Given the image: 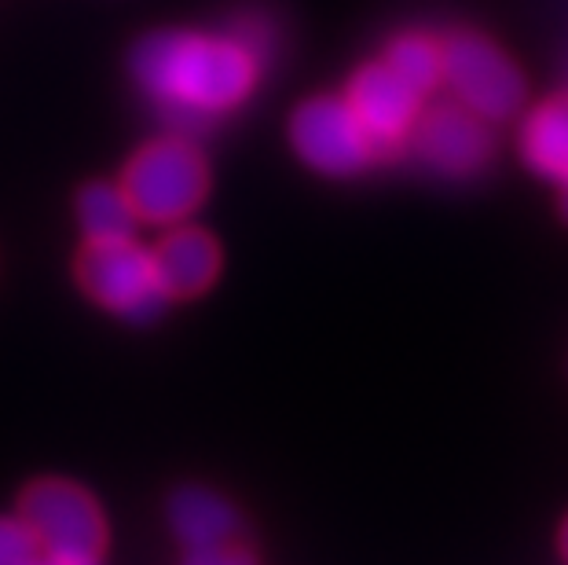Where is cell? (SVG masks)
I'll use <instances>...</instances> for the list:
<instances>
[{
    "instance_id": "cell-7",
    "label": "cell",
    "mask_w": 568,
    "mask_h": 565,
    "mask_svg": "<svg viewBox=\"0 0 568 565\" xmlns=\"http://www.w3.org/2000/svg\"><path fill=\"white\" fill-rule=\"evenodd\" d=\"M418 100L422 95L407 85L400 74H393L389 63H371L353 78L345 103L353 107L374 140L382 143V151L389 154L404 143V137L415 129L418 118Z\"/></svg>"
},
{
    "instance_id": "cell-6",
    "label": "cell",
    "mask_w": 568,
    "mask_h": 565,
    "mask_svg": "<svg viewBox=\"0 0 568 565\" xmlns=\"http://www.w3.org/2000/svg\"><path fill=\"white\" fill-rule=\"evenodd\" d=\"M290 137H294L301 159L326 176H353L367 170L374 159H385L382 143L359 125L353 107L345 100H331V95L301 107L294 125H290Z\"/></svg>"
},
{
    "instance_id": "cell-9",
    "label": "cell",
    "mask_w": 568,
    "mask_h": 565,
    "mask_svg": "<svg viewBox=\"0 0 568 565\" xmlns=\"http://www.w3.org/2000/svg\"><path fill=\"white\" fill-rule=\"evenodd\" d=\"M151 264L165 297H195L221 272V250L202 228H176L151 254Z\"/></svg>"
},
{
    "instance_id": "cell-11",
    "label": "cell",
    "mask_w": 568,
    "mask_h": 565,
    "mask_svg": "<svg viewBox=\"0 0 568 565\" xmlns=\"http://www.w3.org/2000/svg\"><path fill=\"white\" fill-rule=\"evenodd\" d=\"M525 162L547 180H568V95L542 103L521 129Z\"/></svg>"
},
{
    "instance_id": "cell-17",
    "label": "cell",
    "mask_w": 568,
    "mask_h": 565,
    "mask_svg": "<svg viewBox=\"0 0 568 565\" xmlns=\"http://www.w3.org/2000/svg\"><path fill=\"white\" fill-rule=\"evenodd\" d=\"M33 565H89V562H67V558H48V562H33Z\"/></svg>"
},
{
    "instance_id": "cell-5",
    "label": "cell",
    "mask_w": 568,
    "mask_h": 565,
    "mask_svg": "<svg viewBox=\"0 0 568 565\" xmlns=\"http://www.w3.org/2000/svg\"><path fill=\"white\" fill-rule=\"evenodd\" d=\"M440 63L447 85L458 92L466 111L485 122H503L521 111L525 78L510 59L480 33H452L440 44Z\"/></svg>"
},
{
    "instance_id": "cell-14",
    "label": "cell",
    "mask_w": 568,
    "mask_h": 565,
    "mask_svg": "<svg viewBox=\"0 0 568 565\" xmlns=\"http://www.w3.org/2000/svg\"><path fill=\"white\" fill-rule=\"evenodd\" d=\"M38 562V539L27 522L0 518V565H33Z\"/></svg>"
},
{
    "instance_id": "cell-8",
    "label": "cell",
    "mask_w": 568,
    "mask_h": 565,
    "mask_svg": "<svg viewBox=\"0 0 568 565\" xmlns=\"http://www.w3.org/2000/svg\"><path fill=\"white\" fill-rule=\"evenodd\" d=\"M415 151L444 176H474L491 159V132L474 111L437 107L415 125Z\"/></svg>"
},
{
    "instance_id": "cell-16",
    "label": "cell",
    "mask_w": 568,
    "mask_h": 565,
    "mask_svg": "<svg viewBox=\"0 0 568 565\" xmlns=\"http://www.w3.org/2000/svg\"><path fill=\"white\" fill-rule=\"evenodd\" d=\"M561 218L568 221V180H561Z\"/></svg>"
},
{
    "instance_id": "cell-10",
    "label": "cell",
    "mask_w": 568,
    "mask_h": 565,
    "mask_svg": "<svg viewBox=\"0 0 568 565\" xmlns=\"http://www.w3.org/2000/svg\"><path fill=\"white\" fill-rule=\"evenodd\" d=\"M169 522H173L176 536L195 551H216L235 539L239 518L227 503L210 488H180L169 500Z\"/></svg>"
},
{
    "instance_id": "cell-4",
    "label": "cell",
    "mask_w": 568,
    "mask_h": 565,
    "mask_svg": "<svg viewBox=\"0 0 568 565\" xmlns=\"http://www.w3.org/2000/svg\"><path fill=\"white\" fill-rule=\"evenodd\" d=\"M78 280L95 302L129 320H154L165 305V291L154 275L151 254L129 239H89L78 258Z\"/></svg>"
},
{
    "instance_id": "cell-2",
    "label": "cell",
    "mask_w": 568,
    "mask_h": 565,
    "mask_svg": "<svg viewBox=\"0 0 568 565\" xmlns=\"http://www.w3.org/2000/svg\"><path fill=\"white\" fill-rule=\"evenodd\" d=\"M205 188H210V173H205L202 154L184 140L148 143L129 162L122 180L132 213L140 221H154V224L187 218L205 199Z\"/></svg>"
},
{
    "instance_id": "cell-15",
    "label": "cell",
    "mask_w": 568,
    "mask_h": 565,
    "mask_svg": "<svg viewBox=\"0 0 568 565\" xmlns=\"http://www.w3.org/2000/svg\"><path fill=\"white\" fill-rule=\"evenodd\" d=\"M187 565H253V562H250L246 551L227 544V547H216V551H199Z\"/></svg>"
},
{
    "instance_id": "cell-18",
    "label": "cell",
    "mask_w": 568,
    "mask_h": 565,
    "mask_svg": "<svg viewBox=\"0 0 568 565\" xmlns=\"http://www.w3.org/2000/svg\"><path fill=\"white\" fill-rule=\"evenodd\" d=\"M561 555H565V562H568V522L561 525Z\"/></svg>"
},
{
    "instance_id": "cell-12",
    "label": "cell",
    "mask_w": 568,
    "mask_h": 565,
    "mask_svg": "<svg viewBox=\"0 0 568 565\" xmlns=\"http://www.w3.org/2000/svg\"><path fill=\"white\" fill-rule=\"evenodd\" d=\"M81 228L89 239H129L136 213H132L122 188L92 184L81 191Z\"/></svg>"
},
{
    "instance_id": "cell-13",
    "label": "cell",
    "mask_w": 568,
    "mask_h": 565,
    "mask_svg": "<svg viewBox=\"0 0 568 565\" xmlns=\"http://www.w3.org/2000/svg\"><path fill=\"white\" fill-rule=\"evenodd\" d=\"M385 63H389L393 74H400L418 95L437 89V81L444 78V63H440V44L433 38H422V33H407V38H396L385 52Z\"/></svg>"
},
{
    "instance_id": "cell-3",
    "label": "cell",
    "mask_w": 568,
    "mask_h": 565,
    "mask_svg": "<svg viewBox=\"0 0 568 565\" xmlns=\"http://www.w3.org/2000/svg\"><path fill=\"white\" fill-rule=\"evenodd\" d=\"M19 518L38 539V547L48 551V558H67V562H89L103 555L106 547V525L103 514L95 507V500L74 481H33L22 492Z\"/></svg>"
},
{
    "instance_id": "cell-1",
    "label": "cell",
    "mask_w": 568,
    "mask_h": 565,
    "mask_svg": "<svg viewBox=\"0 0 568 565\" xmlns=\"http://www.w3.org/2000/svg\"><path fill=\"white\" fill-rule=\"evenodd\" d=\"M132 74L169 111L216 118L250 95L257 59L235 38L151 33L132 48Z\"/></svg>"
}]
</instances>
